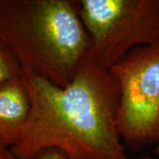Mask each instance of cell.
<instances>
[{
	"label": "cell",
	"instance_id": "cell-4",
	"mask_svg": "<svg viewBox=\"0 0 159 159\" xmlns=\"http://www.w3.org/2000/svg\"><path fill=\"white\" fill-rule=\"evenodd\" d=\"M118 83L117 129L134 150L159 139V41L135 47L109 69Z\"/></svg>",
	"mask_w": 159,
	"mask_h": 159
},
{
	"label": "cell",
	"instance_id": "cell-6",
	"mask_svg": "<svg viewBox=\"0 0 159 159\" xmlns=\"http://www.w3.org/2000/svg\"><path fill=\"white\" fill-rule=\"evenodd\" d=\"M22 67L13 53L0 39V83L21 77Z\"/></svg>",
	"mask_w": 159,
	"mask_h": 159
},
{
	"label": "cell",
	"instance_id": "cell-5",
	"mask_svg": "<svg viewBox=\"0 0 159 159\" xmlns=\"http://www.w3.org/2000/svg\"><path fill=\"white\" fill-rule=\"evenodd\" d=\"M30 111V99L22 77L0 83V146L12 148L19 141Z\"/></svg>",
	"mask_w": 159,
	"mask_h": 159
},
{
	"label": "cell",
	"instance_id": "cell-9",
	"mask_svg": "<svg viewBox=\"0 0 159 159\" xmlns=\"http://www.w3.org/2000/svg\"><path fill=\"white\" fill-rule=\"evenodd\" d=\"M155 152H156V155L158 156V158H159V139H158V142H157V144H156V149H155Z\"/></svg>",
	"mask_w": 159,
	"mask_h": 159
},
{
	"label": "cell",
	"instance_id": "cell-3",
	"mask_svg": "<svg viewBox=\"0 0 159 159\" xmlns=\"http://www.w3.org/2000/svg\"><path fill=\"white\" fill-rule=\"evenodd\" d=\"M87 57L109 70L135 47L159 41V0H79Z\"/></svg>",
	"mask_w": 159,
	"mask_h": 159
},
{
	"label": "cell",
	"instance_id": "cell-2",
	"mask_svg": "<svg viewBox=\"0 0 159 159\" xmlns=\"http://www.w3.org/2000/svg\"><path fill=\"white\" fill-rule=\"evenodd\" d=\"M0 39L22 69L61 87L91 45L74 0H0Z\"/></svg>",
	"mask_w": 159,
	"mask_h": 159
},
{
	"label": "cell",
	"instance_id": "cell-8",
	"mask_svg": "<svg viewBox=\"0 0 159 159\" xmlns=\"http://www.w3.org/2000/svg\"><path fill=\"white\" fill-rule=\"evenodd\" d=\"M8 151L9 150L7 148L0 146V159H8Z\"/></svg>",
	"mask_w": 159,
	"mask_h": 159
},
{
	"label": "cell",
	"instance_id": "cell-1",
	"mask_svg": "<svg viewBox=\"0 0 159 159\" xmlns=\"http://www.w3.org/2000/svg\"><path fill=\"white\" fill-rule=\"evenodd\" d=\"M21 77L30 111L9 150L15 157L34 159L52 149L66 159H128L116 125L119 87L109 70L86 57L66 87L25 69Z\"/></svg>",
	"mask_w": 159,
	"mask_h": 159
},
{
	"label": "cell",
	"instance_id": "cell-7",
	"mask_svg": "<svg viewBox=\"0 0 159 159\" xmlns=\"http://www.w3.org/2000/svg\"><path fill=\"white\" fill-rule=\"evenodd\" d=\"M7 158L8 159H19L17 158L16 157H15L13 154L10 152V150L8 151V156H7ZM34 159H66V157L63 156V155L61 153V152L57 151L56 150H47L43 151V152H41V154H39L36 158H35ZM140 159H152L150 157L148 156H145L143 157V158H140Z\"/></svg>",
	"mask_w": 159,
	"mask_h": 159
}]
</instances>
